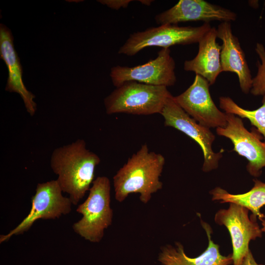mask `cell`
I'll return each instance as SVG.
<instances>
[{
	"label": "cell",
	"mask_w": 265,
	"mask_h": 265,
	"mask_svg": "<svg viewBox=\"0 0 265 265\" xmlns=\"http://www.w3.org/2000/svg\"><path fill=\"white\" fill-rule=\"evenodd\" d=\"M99 157L86 148L83 139L55 148L51 155L50 165L57 175V181L63 192L69 195L73 205H77L94 180Z\"/></svg>",
	"instance_id": "cell-1"
},
{
	"label": "cell",
	"mask_w": 265,
	"mask_h": 265,
	"mask_svg": "<svg viewBox=\"0 0 265 265\" xmlns=\"http://www.w3.org/2000/svg\"><path fill=\"white\" fill-rule=\"evenodd\" d=\"M165 161L163 155L150 151L147 144H143L114 176L115 199L122 202L130 194L137 193L141 202L148 203L162 187L160 177Z\"/></svg>",
	"instance_id": "cell-2"
},
{
	"label": "cell",
	"mask_w": 265,
	"mask_h": 265,
	"mask_svg": "<svg viewBox=\"0 0 265 265\" xmlns=\"http://www.w3.org/2000/svg\"><path fill=\"white\" fill-rule=\"evenodd\" d=\"M171 96L167 87L128 81L117 87L106 97L104 105L108 114H160Z\"/></svg>",
	"instance_id": "cell-3"
},
{
	"label": "cell",
	"mask_w": 265,
	"mask_h": 265,
	"mask_svg": "<svg viewBox=\"0 0 265 265\" xmlns=\"http://www.w3.org/2000/svg\"><path fill=\"white\" fill-rule=\"evenodd\" d=\"M110 182L107 177H97L87 198L76 209L82 217L73 224V229L91 242H100L105 231L112 224L113 212L110 206Z\"/></svg>",
	"instance_id": "cell-4"
},
{
	"label": "cell",
	"mask_w": 265,
	"mask_h": 265,
	"mask_svg": "<svg viewBox=\"0 0 265 265\" xmlns=\"http://www.w3.org/2000/svg\"><path fill=\"white\" fill-rule=\"evenodd\" d=\"M211 28L209 23L199 26L164 24L150 27L131 34L119 49L118 53L132 56L149 47L169 48L175 45L198 43Z\"/></svg>",
	"instance_id": "cell-5"
},
{
	"label": "cell",
	"mask_w": 265,
	"mask_h": 265,
	"mask_svg": "<svg viewBox=\"0 0 265 265\" xmlns=\"http://www.w3.org/2000/svg\"><path fill=\"white\" fill-rule=\"evenodd\" d=\"M56 180L38 183L31 198L28 214L8 233L0 236V243L27 232L39 219H55L69 213L73 204L70 198L64 196Z\"/></svg>",
	"instance_id": "cell-6"
},
{
	"label": "cell",
	"mask_w": 265,
	"mask_h": 265,
	"mask_svg": "<svg viewBox=\"0 0 265 265\" xmlns=\"http://www.w3.org/2000/svg\"><path fill=\"white\" fill-rule=\"evenodd\" d=\"M165 126L174 128L194 140L203 153L202 170L207 172L217 168L224 151L215 153L212 145L215 137L210 129L201 125L191 117L176 102L174 96L168 99L160 113Z\"/></svg>",
	"instance_id": "cell-7"
},
{
	"label": "cell",
	"mask_w": 265,
	"mask_h": 265,
	"mask_svg": "<svg viewBox=\"0 0 265 265\" xmlns=\"http://www.w3.org/2000/svg\"><path fill=\"white\" fill-rule=\"evenodd\" d=\"M175 69V62L169 48H162L156 58L144 64L133 67H113L110 77L116 87L128 81L168 87L176 82Z\"/></svg>",
	"instance_id": "cell-8"
},
{
	"label": "cell",
	"mask_w": 265,
	"mask_h": 265,
	"mask_svg": "<svg viewBox=\"0 0 265 265\" xmlns=\"http://www.w3.org/2000/svg\"><path fill=\"white\" fill-rule=\"evenodd\" d=\"M249 210L245 207L231 203L227 209L219 210L214 216L215 222L224 225L231 238L234 265H240L249 250L251 240L262 237V231L256 221V217H249Z\"/></svg>",
	"instance_id": "cell-9"
},
{
	"label": "cell",
	"mask_w": 265,
	"mask_h": 265,
	"mask_svg": "<svg viewBox=\"0 0 265 265\" xmlns=\"http://www.w3.org/2000/svg\"><path fill=\"white\" fill-rule=\"evenodd\" d=\"M208 81L196 75L193 83L184 92L174 96L176 102L199 124L209 129L224 127L227 113L220 111L214 103Z\"/></svg>",
	"instance_id": "cell-10"
},
{
	"label": "cell",
	"mask_w": 265,
	"mask_h": 265,
	"mask_svg": "<svg viewBox=\"0 0 265 265\" xmlns=\"http://www.w3.org/2000/svg\"><path fill=\"white\" fill-rule=\"evenodd\" d=\"M255 131H248L241 118L231 113H227L226 125L216 130L218 135L232 141L233 151L247 159L246 169L249 173L258 177L265 167V143L261 141L260 135Z\"/></svg>",
	"instance_id": "cell-11"
},
{
	"label": "cell",
	"mask_w": 265,
	"mask_h": 265,
	"mask_svg": "<svg viewBox=\"0 0 265 265\" xmlns=\"http://www.w3.org/2000/svg\"><path fill=\"white\" fill-rule=\"evenodd\" d=\"M237 19L232 11L204 0H180L170 8L156 15L159 25H178L180 23L212 21L231 22Z\"/></svg>",
	"instance_id": "cell-12"
},
{
	"label": "cell",
	"mask_w": 265,
	"mask_h": 265,
	"mask_svg": "<svg viewBox=\"0 0 265 265\" xmlns=\"http://www.w3.org/2000/svg\"><path fill=\"white\" fill-rule=\"evenodd\" d=\"M217 38L222 42L220 53L222 72L237 74L242 92L248 94L252 78L243 51L238 38L232 32L230 22H221L216 29Z\"/></svg>",
	"instance_id": "cell-13"
},
{
	"label": "cell",
	"mask_w": 265,
	"mask_h": 265,
	"mask_svg": "<svg viewBox=\"0 0 265 265\" xmlns=\"http://www.w3.org/2000/svg\"><path fill=\"white\" fill-rule=\"evenodd\" d=\"M0 55L8 70L5 90L19 94L27 112L33 116L37 109V105L34 101L35 96L26 89L23 82L22 67L14 48L12 33L2 24L0 25Z\"/></svg>",
	"instance_id": "cell-14"
},
{
	"label": "cell",
	"mask_w": 265,
	"mask_h": 265,
	"mask_svg": "<svg viewBox=\"0 0 265 265\" xmlns=\"http://www.w3.org/2000/svg\"><path fill=\"white\" fill-rule=\"evenodd\" d=\"M209 240L208 246L204 252L195 258L187 256L183 245L179 242L174 245L167 244L160 248L159 261L162 265H230L233 264L232 254L227 256L222 255L219 246L212 239V230L210 225L201 220Z\"/></svg>",
	"instance_id": "cell-15"
},
{
	"label": "cell",
	"mask_w": 265,
	"mask_h": 265,
	"mask_svg": "<svg viewBox=\"0 0 265 265\" xmlns=\"http://www.w3.org/2000/svg\"><path fill=\"white\" fill-rule=\"evenodd\" d=\"M217 31L212 27L198 42V52L194 58L186 60L184 69L205 79L210 85L213 84L222 72L220 53L221 46L216 42Z\"/></svg>",
	"instance_id": "cell-16"
},
{
	"label": "cell",
	"mask_w": 265,
	"mask_h": 265,
	"mask_svg": "<svg viewBox=\"0 0 265 265\" xmlns=\"http://www.w3.org/2000/svg\"><path fill=\"white\" fill-rule=\"evenodd\" d=\"M254 185L249 191L242 194H233L225 189L216 187L210 191L212 200L220 201V203H232L240 205L249 211L255 216L262 219L265 217L260 209L265 205V183L254 180Z\"/></svg>",
	"instance_id": "cell-17"
},
{
	"label": "cell",
	"mask_w": 265,
	"mask_h": 265,
	"mask_svg": "<svg viewBox=\"0 0 265 265\" xmlns=\"http://www.w3.org/2000/svg\"><path fill=\"white\" fill-rule=\"evenodd\" d=\"M219 106L226 113L233 114L240 118L249 120L264 137L265 143V95L262 105L258 108L250 110L245 109L236 104L231 98L222 96L219 98Z\"/></svg>",
	"instance_id": "cell-18"
},
{
	"label": "cell",
	"mask_w": 265,
	"mask_h": 265,
	"mask_svg": "<svg viewBox=\"0 0 265 265\" xmlns=\"http://www.w3.org/2000/svg\"><path fill=\"white\" fill-rule=\"evenodd\" d=\"M255 51L261 60V63L258 62V72L256 76L252 79L250 92L255 96L265 95V48L257 43Z\"/></svg>",
	"instance_id": "cell-19"
},
{
	"label": "cell",
	"mask_w": 265,
	"mask_h": 265,
	"mask_svg": "<svg viewBox=\"0 0 265 265\" xmlns=\"http://www.w3.org/2000/svg\"><path fill=\"white\" fill-rule=\"evenodd\" d=\"M101 3L106 5L111 9L119 10L121 8H127L132 1V0H101Z\"/></svg>",
	"instance_id": "cell-20"
},
{
	"label": "cell",
	"mask_w": 265,
	"mask_h": 265,
	"mask_svg": "<svg viewBox=\"0 0 265 265\" xmlns=\"http://www.w3.org/2000/svg\"><path fill=\"white\" fill-rule=\"evenodd\" d=\"M240 265H264L258 264L255 260L250 250L248 251L244 257Z\"/></svg>",
	"instance_id": "cell-21"
},
{
	"label": "cell",
	"mask_w": 265,
	"mask_h": 265,
	"mask_svg": "<svg viewBox=\"0 0 265 265\" xmlns=\"http://www.w3.org/2000/svg\"><path fill=\"white\" fill-rule=\"evenodd\" d=\"M138 1L142 4L147 5V6L150 5L152 1H153V0H140Z\"/></svg>",
	"instance_id": "cell-22"
},
{
	"label": "cell",
	"mask_w": 265,
	"mask_h": 265,
	"mask_svg": "<svg viewBox=\"0 0 265 265\" xmlns=\"http://www.w3.org/2000/svg\"><path fill=\"white\" fill-rule=\"evenodd\" d=\"M263 227L261 228L262 232L265 233V219L264 218L260 219Z\"/></svg>",
	"instance_id": "cell-23"
}]
</instances>
